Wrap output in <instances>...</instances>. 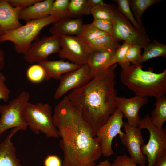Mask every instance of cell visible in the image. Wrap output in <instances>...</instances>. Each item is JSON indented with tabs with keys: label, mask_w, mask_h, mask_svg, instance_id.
I'll return each instance as SVG.
<instances>
[{
	"label": "cell",
	"mask_w": 166,
	"mask_h": 166,
	"mask_svg": "<svg viewBox=\"0 0 166 166\" xmlns=\"http://www.w3.org/2000/svg\"></svg>",
	"instance_id": "42"
},
{
	"label": "cell",
	"mask_w": 166,
	"mask_h": 166,
	"mask_svg": "<svg viewBox=\"0 0 166 166\" xmlns=\"http://www.w3.org/2000/svg\"><path fill=\"white\" fill-rule=\"evenodd\" d=\"M40 0H7L8 2L14 7H18L22 9L30 6Z\"/></svg>",
	"instance_id": "36"
},
{
	"label": "cell",
	"mask_w": 166,
	"mask_h": 166,
	"mask_svg": "<svg viewBox=\"0 0 166 166\" xmlns=\"http://www.w3.org/2000/svg\"><path fill=\"white\" fill-rule=\"evenodd\" d=\"M91 14L94 19L105 20L112 22L114 14L111 4L104 3L91 9Z\"/></svg>",
	"instance_id": "27"
},
{
	"label": "cell",
	"mask_w": 166,
	"mask_h": 166,
	"mask_svg": "<svg viewBox=\"0 0 166 166\" xmlns=\"http://www.w3.org/2000/svg\"><path fill=\"white\" fill-rule=\"evenodd\" d=\"M26 76L28 80L34 83H41L45 79V70L38 63L30 66L27 70Z\"/></svg>",
	"instance_id": "29"
},
{
	"label": "cell",
	"mask_w": 166,
	"mask_h": 166,
	"mask_svg": "<svg viewBox=\"0 0 166 166\" xmlns=\"http://www.w3.org/2000/svg\"><path fill=\"white\" fill-rule=\"evenodd\" d=\"M20 130L18 128H14L0 144V166H23L17 158L16 148L11 141L13 136Z\"/></svg>",
	"instance_id": "18"
},
{
	"label": "cell",
	"mask_w": 166,
	"mask_h": 166,
	"mask_svg": "<svg viewBox=\"0 0 166 166\" xmlns=\"http://www.w3.org/2000/svg\"><path fill=\"white\" fill-rule=\"evenodd\" d=\"M155 107L151 112L150 117L152 122L160 130L163 129V126L166 121V96L163 95L156 98Z\"/></svg>",
	"instance_id": "22"
},
{
	"label": "cell",
	"mask_w": 166,
	"mask_h": 166,
	"mask_svg": "<svg viewBox=\"0 0 166 166\" xmlns=\"http://www.w3.org/2000/svg\"><path fill=\"white\" fill-rule=\"evenodd\" d=\"M142 55V63L149 59L160 56L166 57V45L155 40L150 43L144 48Z\"/></svg>",
	"instance_id": "24"
},
{
	"label": "cell",
	"mask_w": 166,
	"mask_h": 166,
	"mask_svg": "<svg viewBox=\"0 0 166 166\" xmlns=\"http://www.w3.org/2000/svg\"><path fill=\"white\" fill-rule=\"evenodd\" d=\"M116 50L91 51L86 65L93 78L113 65L112 58Z\"/></svg>",
	"instance_id": "16"
},
{
	"label": "cell",
	"mask_w": 166,
	"mask_h": 166,
	"mask_svg": "<svg viewBox=\"0 0 166 166\" xmlns=\"http://www.w3.org/2000/svg\"><path fill=\"white\" fill-rule=\"evenodd\" d=\"M111 5L114 14L112 36L116 40L128 42L132 45H137L144 49L151 42L148 35L137 30L120 11L117 6Z\"/></svg>",
	"instance_id": "7"
},
{
	"label": "cell",
	"mask_w": 166,
	"mask_h": 166,
	"mask_svg": "<svg viewBox=\"0 0 166 166\" xmlns=\"http://www.w3.org/2000/svg\"><path fill=\"white\" fill-rule=\"evenodd\" d=\"M44 166H62L60 158L54 155H48L44 161Z\"/></svg>",
	"instance_id": "37"
},
{
	"label": "cell",
	"mask_w": 166,
	"mask_h": 166,
	"mask_svg": "<svg viewBox=\"0 0 166 166\" xmlns=\"http://www.w3.org/2000/svg\"><path fill=\"white\" fill-rule=\"evenodd\" d=\"M60 43L61 48L58 53L60 58L68 59L80 66L86 64L91 51L87 45L77 36H61Z\"/></svg>",
	"instance_id": "10"
},
{
	"label": "cell",
	"mask_w": 166,
	"mask_h": 166,
	"mask_svg": "<svg viewBox=\"0 0 166 166\" xmlns=\"http://www.w3.org/2000/svg\"><path fill=\"white\" fill-rule=\"evenodd\" d=\"M52 117L61 139L59 145L64 155L62 166H96L102 155L98 139L66 96L55 107Z\"/></svg>",
	"instance_id": "1"
},
{
	"label": "cell",
	"mask_w": 166,
	"mask_h": 166,
	"mask_svg": "<svg viewBox=\"0 0 166 166\" xmlns=\"http://www.w3.org/2000/svg\"><path fill=\"white\" fill-rule=\"evenodd\" d=\"M132 45L131 43L124 41L123 43L116 50L112 58L113 64L118 63L124 69L130 65L126 59V54L129 47Z\"/></svg>",
	"instance_id": "30"
},
{
	"label": "cell",
	"mask_w": 166,
	"mask_h": 166,
	"mask_svg": "<svg viewBox=\"0 0 166 166\" xmlns=\"http://www.w3.org/2000/svg\"><path fill=\"white\" fill-rule=\"evenodd\" d=\"M115 64L83 86L66 96L74 108L91 126L94 134L117 109Z\"/></svg>",
	"instance_id": "2"
},
{
	"label": "cell",
	"mask_w": 166,
	"mask_h": 166,
	"mask_svg": "<svg viewBox=\"0 0 166 166\" xmlns=\"http://www.w3.org/2000/svg\"><path fill=\"white\" fill-rule=\"evenodd\" d=\"M81 18H66L60 19L53 23L49 29L52 35L77 36L81 32L83 26Z\"/></svg>",
	"instance_id": "17"
},
{
	"label": "cell",
	"mask_w": 166,
	"mask_h": 166,
	"mask_svg": "<svg viewBox=\"0 0 166 166\" xmlns=\"http://www.w3.org/2000/svg\"><path fill=\"white\" fill-rule=\"evenodd\" d=\"M5 77L2 72H1L0 73V100H2L5 102H6L9 99L10 91L5 83Z\"/></svg>",
	"instance_id": "35"
},
{
	"label": "cell",
	"mask_w": 166,
	"mask_h": 166,
	"mask_svg": "<svg viewBox=\"0 0 166 166\" xmlns=\"http://www.w3.org/2000/svg\"><path fill=\"white\" fill-rule=\"evenodd\" d=\"M38 64L45 70L46 80L51 78L59 80L64 74L76 69L81 66L71 62L65 61L64 59L56 61L47 60Z\"/></svg>",
	"instance_id": "19"
},
{
	"label": "cell",
	"mask_w": 166,
	"mask_h": 166,
	"mask_svg": "<svg viewBox=\"0 0 166 166\" xmlns=\"http://www.w3.org/2000/svg\"><path fill=\"white\" fill-rule=\"evenodd\" d=\"M124 117L123 114L117 108L106 122L96 132L95 136L98 139L103 156L108 157L114 154L112 141L117 135L120 137L124 133L121 129L124 123Z\"/></svg>",
	"instance_id": "9"
},
{
	"label": "cell",
	"mask_w": 166,
	"mask_h": 166,
	"mask_svg": "<svg viewBox=\"0 0 166 166\" xmlns=\"http://www.w3.org/2000/svg\"><path fill=\"white\" fill-rule=\"evenodd\" d=\"M137 164L130 156L124 154L117 156L110 166H138ZM143 166H149L145 165Z\"/></svg>",
	"instance_id": "34"
},
{
	"label": "cell",
	"mask_w": 166,
	"mask_h": 166,
	"mask_svg": "<svg viewBox=\"0 0 166 166\" xmlns=\"http://www.w3.org/2000/svg\"><path fill=\"white\" fill-rule=\"evenodd\" d=\"M123 127L124 132L119 137L126 148L130 157L140 166L145 165L147 158L142 150L144 144L142 129L139 127L131 126L127 122H124Z\"/></svg>",
	"instance_id": "12"
},
{
	"label": "cell",
	"mask_w": 166,
	"mask_h": 166,
	"mask_svg": "<svg viewBox=\"0 0 166 166\" xmlns=\"http://www.w3.org/2000/svg\"><path fill=\"white\" fill-rule=\"evenodd\" d=\"M91 24L101 31L112 35L113 30L112 22L105 20L94 19Z\"/></svg>",
	"instance_id": "33"
},
{
	"label": "cell",
	"mask_w": 166,
	"mask_h": 166,
	"mask_svg": "<svg viewBox=\"0 0 166 166\" xmlns=\"http://www.w3.org/2000/svg\"><path fill=\"white\" fill-rule=\"evenodd\" d=\"M148 100L147 97L135 96L130 98L117 97L116 104L118 109L127 119L129 125L139 127L141 121L139 113L141 108L147 104Z\"/></svg>",
	"instance_id": "14"
},
{
	"label": "cell",
	"mask_w": 166,
	"mask_h": 166,
	"mask_svg": "<svg viewBox=\"0 0 166 166\" xmlns=\"http://www.w3.org/2000/svg\"><path fill=\"white\" fill-rule=\"evenodd\" d=\"M111 164L107 160L100 162L97 166H110Z\"/></svg>",
	"instance_id": "41"
},
{
	"label": "cell",
	"mask_w": 166,
	"mask_h": 166,
	"mask_svg": "<svg viewBox=\"0 0 166 166\" xmlns=\"http://www.w3.org/2000/svg\"><path fill=\"white\" fill-rule=\"evenodd\" d=\"M161 0H130L129 5L135 19L139 25L143 27L141 17L144 11L152 5Z\"/></svg>",
	"instance_id": "25"
},
{
	"label": "cell",
	"mask_w": 166,
	"mask_h": 166,
	"mask_svg": "<svg viewBox=\"0 0 166 166\" xmlns=\"http://www.w3.org/2000/svg\"><path fill=\"white\" fill-rule=\"evenodd\" d=\"M69 0H54L50 12V15L59 17L60 19L69 18L68 7Z\"/></svg>",
	"instance_id": "31"
},
{
	"label": "cell",
	"mask_w": 166,
	"mask_h": 166,
	"mask_svg": "<svg viewBox=\"0 0 166 166\" xmlns=\"http://www.w3.org/2000/svg\"><path fill=\"white\" fill-rule=\"evenodd\" d=\"M54 0H41L22 9L19 14V19L26 22L42 19L50 15L51 8Z\"/></svg>",
	"instance_id": "20"
},
{
	"label": "cell",
	"mask_w": 166,
	"mask_h": 166,
	"mask_svg": "<svg viewBox=\"0 0 166 166\" xmlns=\"http://www.w3.org/2000/svg\"><path fill=\"white\" fill-rule=\"evenodd\" d=\"M120 11L128 19L133 26L139 31L146 34L144 27L140 26L137 22L131 10L129 0H116Z\"/></svg>",
	"instance_id": "26"
},
{
	"label": "cell",
	"mask_w": 166,
	"mask_h": 166,
	"mask_svg": "<svg viewBox=\"0 0 166 166\" xmlns=\"http://www.w3.org/2000/svg\"><path fill=\"white\" fill-rule=\"evenodd\" d=\"M24 117L31 130L36 134L41 131L49 138H59L53 122L52 108L48 103L28 102L23 112Z\"/></svg>",
	"instance_id": "5"
},
{
	"label": "cell",
	"mask_w": 166,
	"mask_h": 166,
	"mask_svg": "<svg viewBox=\"0 0 166 166\" xmlns=\"http://www.w3.org/2000/svg\"><path fill=\"white\" fill-rule=\"evenodd\" d=\"M140 65H129L122 69L120 74L122 83L140 97L156 98L166 94V69L160 73L152 70L144 71Z\"/></svg>",
	"instance_id": "3"
},
{
	"label": "cell",
	"mask_w": 166,
	"mask_h": 166,
	"mask_svg": "<svg viewBox=\"0 0 166 166\" xmlns=\"http://www.w3.org/2000/svg\"><path fill=\"white\" fill-rule=\"evenodd\" d=\"M93 78L86 64L67 73L60 78V84L54 96L56 100L71 89L81 87Z\"/></svg>",
	"instance_id": "13"
},
{
	"label": "cell",
	"mask_w": 166,
	"mask_h": 166,
	"mask_svg": "<svg viewBox=\"0 0 166 166\" xmlns=\"http://www.w3.org/2000/svg\"><path fill=\"white\" fill-rule=\"evenodd\" d=\"M91 8L88 0H69L68 7L69 18H78L91 14Z\"/></svg>",
	"instance_id": "23"
},
{
	"label": "cell",
	"mask_w": 166,
	"mask_h": 166,
	"mask_svg": "<svg viewBox=\"0 0 166 166\" xmlns=\"http://www.w3.org/2000/svg\"><path fill=\"white\" fill-rule=\"evenodd\" d=\"M91 9L105 3L103 0H88Z\"/></svg>",
	"instance_id": "39"
},
{
	"label": "cell",
	"mask_w": 166,
	"mask_h": 166,
	"mask_svg": "<svg viewBox=\"0 0 166 166\" xmlns=\"http://www.w3.org/2000/svg\"><path fill=\"white\" fill-rule=\"evenodd\" d=\"M22 9L12 6L7 0H0V36L22 25L19 21V13Z\"/></svg>",
	"instance_id": "15"
},
{
	"label": "cell",
	"mask_w": 166,
	"mask_h": 166,
	"mask_svg": "<svg viewBox=\"0 0 166 166\" xmlns=\"http://www.w3.org/2000/svg\"><path fill=\"white\" fill-rule=\"evenodd\" d=\"M107 34L96 28L91 23L83 24L81 32L77 36L86 43L100 36Z\"/></svg>",
	"instance_id": "28"
},
{
	"label": "cell",
	"mask_w": 166,
	"mask_h": 166,
	"mask_svg": "<svg viewBox=\"0 0 166 166\" xmlns=\"http://www.w3.org/2000/svg\"><path fill=\"white\" fill-rule=\"evenodd\" d=\"M86 44L91 51L116 50L120 45L117 41L108 34L100 36Z\"/></svg>",
	"instance_id": "21"
},
{
	"label": "cell",
	"mask_w": 166,
	"mask_h": 166,
	"mask_svg": "<svg viewBox=\"0 0 166 166\" xmlns=\"http://www.w3.org/2000/svg\"><path fill=\"white\" fill-rule=\"evenodd\" d=\"M29 98V93L23 91L7 105L0 106V136L5 131L12 128H18L22 131L26 130L28 125L23 112Z\"/></svg>",
	"instance_id": "6"
},
{
	"label": "cell",
	"mask_w": 166,
	"mask_h": 166,
	"mask_svg": "<svg viewBox=\"0 0 166 166\" xmlns=\"http://www.w3.org/2000/svg\"><path fill=\"white\" fill-rule=\"evenodd\" d=\"M60 37L52 35L43 36L32 43L24 54V58L28 63H39L47 61L51 54L58 53L60 50Z\"/></svg>",
	"instance_id": "11"
},
{
	"label": "cell",
	"mask_w": 166,
	"mask_h": 166,
	"mask_svg": "<svg viewBox=\"0 0 166 166\" xmlns=\"http://www.w3.org/2000/svg\"><path fill=\"white\" fill-rule=\"evenodd\" d=\"M141 48L137 45H131L128 49L126 54V59L129 63L133 65H138L142 64Z\"/></svg>",
	"instance_id": "32"
},
{
	"label": "cell",
	"mask_w": 166,
	"mask_h": 166,
	"mask_svg": "<svg viewBox=\"0 0 166 166\" xmlns=\"http://www.w3.org/2000/svg\"><path fill=\"white\" fill-rule=\"evenodd\" d=\"M60 19L50 15L42 19L29 21L16 29L5 32L0 36V42H12L16 52L24 54L43 28Z\"/></svg>",
	"instance_id": "4"
},
{
	"label": "cell",
	"mask_w": 166,
	"mask_h": 166,
	"mask_svg": "<svg viewBox=\"0 0 166 166\" xmlns=\"http://www.w3.org/2000/svg\"><path fill=\"white\" fill-rule=\"evenodd\" d=\"M5 61V54L3 50L0 48V73L3 69Z\"/></svg>",
	"instance_id": "40"
},
{
	"label": "cell",
	"mask_w": 166,
	"mask_h": 166,
	"mask_svg": "<svg viewBox=\"0 0 166 166\" xmlns=\"http://www.w3.org/2000/svg\"><path fill=\"white\" fill-rule=\"evenodd\" d=\"M152 166H166V153L158 157L154 162Z\"/></svg>",
	"instance_id": "38"
},
{
	"label": "cell",
	"mask_w": 166,
	"mask_h": 166,
	"mask_svg": "<svg viewBox=\"0 0 166 166\" xmlns=\"http://www.w3.org/2000/svg\"><path fill=\"white\" fill-rule=\"evenodd\" d=\"M139 127L148 130L149 132V140L142 148L149 166H152L156 159L161 155L166 153V128L160 130L151 121L150 116L147 114L141 119Z\"/></svg>",
	"instance_id": "8"
}]
</instances>
